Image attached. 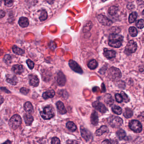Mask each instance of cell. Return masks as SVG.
I'll use <instances>...</instances> for the list:
<instances>
[{"mask_svg":"<svg viewBox=\"0 0 144 144\" xmlns=\"http://www.w3.org/2000/svg\"><path fill=\"white\" fill-rule=\"evenodd\" d=\"M40 115L45 120H49L53 118L55 115V110L52 107H46L42 111L40 112Z\"/></svg>","mask_w":144,"mask_h":144,"instance_id":"3","label":"cell"},{"mask_svg":"<svg viewBox=\"0 0 144 144\" xmlns=\"http://www.w3.org/2000/svg\"><path fill=\"white\" fill-rule=\"evenodd\" d=\"M110 125L112 128H119L122 125L123 120L121 117L116 116H113L110 118Z\"/></svg>","mask_w":144,"mask_h":144,"instance_id":"6","label":"cell"},{"mask_svg":"<svg viewBox=\"0 0 144 144\" xmlns=\"http://www.w3.org/2000/svg\"><path fill=\"white\" fill-rule=\"evenodd\" d=\"M24 119L25 121L26 125L30 126L32 125V123L34 121V117L30 114H26L24 117Z\"/></svg>","mask_w":144,"mask_h":144,"instance_id":"22","label":"cell"},{"mask_svg":"<svg viewBox=\"0 0 144 144\" xmlns=\"http://www.w3.org/2000/svg\"><path fill=\"white\" fill-rule=\"evenodd\" d=\"M133 113L131 109L129 108H126L123 112V116L126 118H129L133 116Z\"/></svg>","mask_w":144,"mask_h":144,"instance_id":"27","label":"cell"},{"mask_svg":"<svg viewBox=\"0 0 144 144\" xmlns=\"http://www.w3.org/2000/svg\"><path fill=\"white\" fill-rule=\"evenodd\" d=\"M22 119L18 115H15L11 118L9 121V125L10 127L15 130L21 125Z\"/></svg>","mask_w":144,"mask_h":144,"instance_id":"4","label":"cell"},{"mask_svg":"<svg viewBox=\"0 0 144 144\" xmlns=\"http://www.w3.org/2000/svg\"><path fill=\"white\" fill-rule=\"evenodd\" d=\"M112 112L115 114L120 115L122 113V109L121 107L117 105H114L112 107Z\"/></svg>","mask_w":144,"mask_h":144,"instance_id":"28","label":"cell"},{"mask_svg":"<svg viewBox=\"0 0 144 144\" xmlns=\"http://www.w3.org/2000/svg\"><path fill=\"white\" fill-rule=\"evenodd\" d=\"M5 143H11V142H10L9 140H8V141L5 142Z\"/></svg>","mask_w":144,"mask_h":144,"instance_id":"47","label":"cell"},{"mask_svg":"<svg viewBox=\"0 0 144 144\" xmlns=\"http://www.w3.org/2000/svg\"><path fill=\"white\" fill-rule=\"evenodd\" d=\"M108 77L111 80L113 81L119 80L121 77V71L116 67H112L107 72Z\"/></svg>","mask_w":144,"mask_h":144,"instance_id":"1","label":"cell"},{"mask_svg":"<svg viewBox=\"0 0 144 144\" xmlns=\"http://www.w3.org/2000/svg\"><path fill=\"white\" fill-rule=\"evenodd\" d=\"M20 91L22 94H24V95H27L29 93L30 90L29 89L26 88V87H22L21 88Z\"/></svg>","mask_w":144,"mask_h":144,"instance_id":"41","label":"cell"},{"mask_svg":"<svg viewBox=\"0 0 144 144\" xmlns=\"http://www.w3.org/2000/svg\"><path fill=\"white\" fill-rule=\"evenodd\" d=\"M66 78L62 72H59L57 75V82L59 85L63 86L66 83Z\"/></svg>","mask_w":144,"mask_h":144,"instance_id":"12","label":"cell"},{"mask_svg":"<svg viewBox=\"0 0 144 144\" xmlns=\"http://www.w3.org/2000/svg\"><path fill=\"white\" fill-rule=\"evenodd\" d=\"M30 84L34 87H37L39 85V80L38 77L36 75L31 74L29 75Z\"/></svg>","mask_w":144,"mask_h":144,"instance_id":"13","label":"cell"},{"mask_svg":"<svg viewBox=\"0 0 144 144\" xmlns=\"http://www.w3.org/2000/svg\"><path fill=\"white\" fill-rule=\"evenodd\" d=\"M122 36L117 34H112L110 36L109 41V46L114 48H118L121 47L122 45Z\"/></svg>","mask_w":144,"mask_h":144,"instance_id":"2","label":"cell"},{"mask_svg":"<svg viewBox=\"0 0 144 144\" xmlns=\"http://www.w3.org/2000/svg\"><path fill=\"white\" fill-rule=\"evenodd\" d=\"M24 110L27 112L30 113L33 112L34 108L32 104L30 102H26L24 104Z\"/></svg>","mask_w":144,"mask_h":144,"instance_id":"24","label":"cell"},{"mask_svg":"<svg viewBox=\"0 0 144 144\" xmlns=\"http://www.w3.org/2000/svg\"><path fill=\"white\" fill-rule=\"evenodd\" d=\"M137 48V45L134 41L131 40L128 41L126 47V50L128 53H135Z\"/></svg>","mask_w":144,"mask_h":144,"instance_id":"10","label":"cell"},{"mask_svg":"<svg viewBox=\"0 0 144 144\" xmlns=\"http://www.w3.org/2000/svg\"><path fill=\"white\" fill-rule=\"evenodd\" d=\"M97 18L99 22L102 25L105 26H109L112 25V22L111 20H110L108 18H107L106 16L103 15H98L97 16Z\"/></svg>","mask_w":144,"mask_h":144,"instance_id":"11","label":"cell"},{"mask_svg":"<svg viewBox=\"0 0 144 144\" xmlns=\"http://www.w3.org/2000/svg\"><path fill=\"white\" fill-rule=\"evenodd\" d=\"M56 106L58 110V112L60 114L64 115L67 112V111L65 108V106L62 102L60 101L57 102L56 103Z\"/></svg>","mask_w":144,"mask_h":144,"instance_id":"14","label":"cell"},{"mask_svg":"<svg viewBox=\"0 0 144 144\" xmlns=\"http://www.w3.org/2000/svg\"><path fill=\"white\" fill-rule=\"evenodd\" d=\"M137 17V14L136 12H133L130 14L129 17V22L130 23H132L134 22L135 20H136V18Z\"/></svg>","mask_w":144,"mask_h":144,"instance_id":"31","label":"cell"},{"mask_svg":"<svg viewBox=\"0 0 144 144\" xmlns=\"http://www.w3.org/2000/svg\"><path fill=\"white\" fill-rule=\"evenodd\" d=\"M109 132V129L106 126H103L100 128L96 130L95 132V134L97 136H100L103 135L104 133H108Z\"/></svg>","mask_w":144,"mask_h":144,"instance_id":"15","label":"cell"},{"mask_svg":"<svg viewBox=\"0 0 144 144\" xmlns=\"http://www.w3.org/2000/svg\"><path fill=\"white\" fill-rule=\"evenodd\" d=\"M12 70L15 74H21L24 72L23 67L21 65H14L13 66Z\"/></svg>","mask_w":144,"mask_h":144,"instance_id":"16","label":"cell"},{"mask_svg":"<svg viewBox=\"0 0 144 144\" xmlns=\"http://www.w3.org/2000/svg\"><path fill=\"white\" fill-rule=\"evenodd\" d=\"M19 24L22 28H26L29 25V21L28 18L25 17H22L19 20Z\"/></svg>","mask_w":144,"mask_h":144,"instance_id":"20","label":"cell"},{"mask_svg":"<svg viewBox=\"0 0 144 144\" xmlns=\"http://www.w3.org/2000/svg\"><path fill=\"white\" fill-rule=\"evenodd\" d=\"M98 66V64L95 60H91L87 64L88 68L91 70H94L96 69Z\"/></svg>","mask_w":144,"mask_h":144,"instance_id":"26","label":"cell"},{"mask_svg":"<svg viewBox=\"0 0 144 144\" xmlns=\"http://www.w3.org/2000/svg\"><path fill=\"white\" fill-rule=\"evenodd\" d=\"M92 106L94 108L102 113H105L107 112V109L104 104L98 101H95L92 104Z\"/></svg>","mask_w":144,"mask_h":144,"instance_id":"9","label":"cell"},{"mask_svg":"<svg viewBox=\"0 0 144 144\" xmlns=\"http://www.w3.org/2000/svg\"><path fill=\"white\" fill-rule=\"evenodd\" d=\"M136 27L140 29H142L144 28V21L143 19H141L138 20L136 23Z\"/></svg>","mask_w":144,"mask_h":144,"instance_id":"36","label":"cell"},{"mask_svg":"<svg viewBox=\"0 0 144 144\" xmlns=\"http://www.w3.org/2000/svg\"><path fill=\"white\" fill-rule=\"evenodd\" d=\"M27 65H28V67L30 69H32L34 68V62L32 61V60H27L26 61Z\"/></svg>","mask_w":144,"mask_h":144,"instance_id":"40","label":"cell"},{"mask_svg":"<svg viewBox=\"0 0 144 144\" xmlns=\"http://www.w3.org/2000/svg\"><path fill=\"white\" fill-rule=\"evenodd\" d=\"M110 141L109 140H105L104 141L102 142V144H111Z\"/></svg>","mask_w":144,"mask_h":144,"instance_id":"44","label":"cell"},{"mask_svg":"<svg viewBox=\"0 0 144 144\" xmlns=\"http://www.w3.org/2000/svg\"><path fill=\"white\" fill-rule=\"evenodd\" d=\"M104 55L107 59H112L116 56V52L112 50H107L104 52Z\"/></svg>","mask_w":144,"mask_h":144,"instance_id":"19","label":"cell"},{"mask_svg":"<svg viewBox=\"0 0 144 144\" xmlns=\"http://www.w3.org/2000/svg\"><path fill=\"white\" fill-rule=\"evenodd\" d=\"M2 2V0H0V6L1 5Z\"/></svg>","mask_w":144,"mask_h":144,"instance_id":"48","label":"cell"},{"mask_svg":"<svg viewBox=\"0 0 144 144\" xmlns=\"http://www.w3.org/2000/svg\"><path fill=\"white\" fill-rule=\"evenodd\" d=\"M3 60L5 63L7 64H9L11 62V56L9 55H5L4 57V58H3Z\"/></svg>","mask_w":144,"mask_h":144,"instance_id":"38","label":"cell"},{"mask_svg":"<svg viewBox=\"0 0 144 144\" xmlns=\"http://www.w3.org/2000/svg\"><path fill=\"white\" fill-rule=\"evenodd\" d=\"M55 92L53 90H49L43 93L42 97L45 99L52 98L55 96Z\"/></svg>","mask_w":144,"mask_h":144,"instance_id":"21","label":"cell"},{"mask_svg":"<svg viewBox=\"0 0 144 144\" xmlns=\"http://www.w3.org/2000/svg\"><path fill=\"white\" fill-rule=\"evenodd\" d=\"M5 12L3 10H0V19L2 18L5 16Z\"/></svg>","mask_w":144,"mask_h":144,"instance_id":"43","label":"cell"},{"mask_svg":"<svg viewBox=\"0 0 144 144\" xmlns=\"http://www.w3.org/2000/svg\"><path fill=\"white\" fill-rule=\"evenodd\" d=\"M7 81L8 83L12 85H16L18 82V79L16 76L14 75H7Z\"/></svg>","mask_w":144,"mask_h":144,"instance_id":"17","label":"cell"},{"mask_svg":"<svg viewBox=\"0 0 144 144\" xmlns=\"http://www.w3.org/2000/svg\"><path fill=\"white\" fill-rule=\"evenodd\" d=\"M128 32L130 35L132 37H135L137 35L138 32L137 29L134 27H131L129 28Z\"/></svg>","mask_w":144,"mask_h":144,"instance_id":"32","label":"cell"},{"mask_svg":"<svg viewBox=\"0 0 144 144\" xmlns=\"http://www.w3.org/2000/svg\"><path fill=\"white\" fill-rule=\"evenodd\" d=\"M102 2H105V1H107L108 0H101Z\"/></svg>","mask_w":144,"mask_h":144,"instance_id":"49","label":"cell"},{"mask_svg":"<svg viewBox=\"0 0 144 144\" xmlns=\"http://www.w3.org/2000/svg\"><path fill=\"white\" fill-rule=\"evenodd\" d=\"M121 95L122 96V98H123V101L125 103H128V102H130V99L129 98L127 95H126L124 92L121 91Z\"/></svg>","mask_w":144,"mask_h":144,"instance_id":"34","label":"cell"},{"mask_svg":"<svg viewBox=\"0 0 144 144\" xmlns=\"http://www.w3.org/2000/svg\"><path fill=\"white\" fill-rule=\"evenodd\" d=\"M4 2L5 5L7 7H11L13 4L14 0H3Z\"/></svg>","mask_w":144,"mask_h":144,"instance_id":"39","label":"cell"},{"mask_svg":"<svg viewBox=\"0 0 144 144\" xmlns=\"http://www.w3.org/2000/svg\"><path fill=\"white\" fill-rule=\"evenodd\" d=\"M66 126L68 129L70 130L71 131H73V132L76 131V130L77 129V126H76V125L72 122L69 121V122H68L66 123Z\"/></svg>","mask_w":144,"mask_h":144,"instance_id":"30","label":"cell"},{"mask_svg":"<svg viewBox=\"0 0 144 144\" xmlns=\"http://www.w3.org/2000/svg\"><path fill=\"white\" fill-rule=\"evenodd\" d=\"M129 127L132 130L136 133H140L142 129V124L137 120H132L129 123Z\"/></svg>","mask_w":144,"mask_h":144,"instance_id":"5","label":"cell"},{"mask_svg":"<svg viewBox=\"0 0 144 144\" xmlns=\"http://www.w3.org/2000/svg\"><path fill=\"white\" fill-rule=\"evenodd\" d=\"M60 142L59 139L56 137H54L52 139L51 144H60Z\"/></svg>","mask_w":144,"mask_h":144,"instance_id":"42","label":"cell"},{"mask_svg":"<svg viewBox=\"0 0 144 144\" xmlns=\"http://www.w3.org/2000/svg\"><path fill=\"white\" fill-rule=\"evenodd\" d=\"M115 98L116 101L118 103H122L123 102V98H122V96H121V94H119V93H116L115 94Z\"/></svg>","mask_w":144,"mask_h":144,"instance_id":"37","label":"cell"},{"mask_svg":"<svg viewBox=\"0 0 144 144\" xmlns=\"http://www.w3.org/2000/svg\"><path fill=\"white\" fill-rule=\"evenodd\" d=\"M12 50L14 53L16 54H17V55H22L25 53V51L23 49L17 47V46H15V45H14L13 47Z\"/></svg>","mask_w":144,"mask_h":144,"instance_id":"29","label":"cell"},{"mask_svg":"<svg viewBox=\"0 0 144 144\" xmlns=\"http://www.w3.org/2000/svg\"><path fill=\"white\" fill-rule=\"evenodd\" d=\"M47 16L48 15L47 12L45 11H41L40 16L39 17V20L41 21H45L47 19Z\"/></svg>","mask_w":144,"mask_h":144,"instance_id":"35","label":"cell"},{"mask_svg":"<svg viewBox=\"0 0 144 144\" xmlns=\"http://www.w3.org/2000/svg\"><path fill=\"white\" fill-rule=\"evenodd\" d=\"M116 135L119 139L121 140L125 138L126 134L125 131L122 129H120L116 132Z\"/></svg>","mask_w":144,"mask_h":144,"instance_id":"25","label":"cell"},{"mask_svg":"<svg viewBox=\"0 0 144 144\" xmlns=\"http://www.w3.org/2000/svg\"><path fill=\"white\" fill-rule=\"evenodd\" d=\"M3 102H4V99H3V97L1 96H0V105L2 104Z\"/></svg>","mask_w":144,"mask_h":144,"instance_id":"46","label":"cell"},{"mask_svg":"<svg viewBox=\"0 0 144 144\" xmlns=\"http://www.w3.org/2000/svg\"><path fill=\"white\" fill-rule=\"evenodd\" d=\"M104 100L105 103L109 106H111L114 103V100L113 99L112 97L110 94H107L105 95L104 97Z\"/></svg>","mask_w":144,"mask_h":144,"instance_id":"23","label":"cell"},{"mask_svg":"<svg viewBox=\"0 0 144 144\" xmlns=\"http://www.w3.org/2000/svg\"><path fill=\"white\" fill-rule=\"evenodd\" d=\"M80 129L82 136L83 138L84 139V140H85L87 142H90L93 140V135L91 132L84 128L83 126H81Z\"/></svg>","mask_w":144,"mask_h":144,"instance_id":"7","label":"cell"},{"mask_svg":"<svg viewBox=\"0 0 144 144\" xmlns=\"http://www.w3.org/2000/svg\"><path fill=\"white\" fill-rule=\"evenodd\" d=\"M1 89L2 90V91H3L5 92H6V93H10V92L9 91H8V90L7 89H6L5 87H1Z\"/></svg>","mask_w":144,"mask_h":144,"instance_id":"45","label":"cell"},{"mask_svg":"<svg viewBox=\"0 0 144 144\" xmlns=\"http://www.w3.org/2000/svg\"><path fill=\"white\" fill-rule=\"evenodd\" d=\"M91 121L92 123L94 126L97 125L98 122V114L96 111H93L91 116Z\"/></svg>","mask_w":144,"mask_h":144,"instance_id":"18","label":"cell"},{"mask_svg":"<svg viewBox=\"0 0 144 144\" xmlns=\"http://www.w3.org/2000/svg\"><path fill=\"white\" fill-rule=\"evenodd\" d=\"M117 11H118V8H117V7L115 6H112L109 9L108 12L110 15L113 16L117 13Z\"/></svg>","mask_w":144,"mask_h":144,"instance_id":"33","label":"cell"},{"mask_svg":"<svg viewBox=\"0 0 144 144\" xmlns=\"http://www.w3.org/2000/svg\"><path fill=\"white\" fill-rule=\"evenodd\" d=\"M69 66L75 72L79 74H82L83 73V71L81 68L80 66L74 60H70L68 63Z\"/></svg>","mask_w":144,"mask_h":144,"instance_id":"8","label":"cell"}]
</instances>
